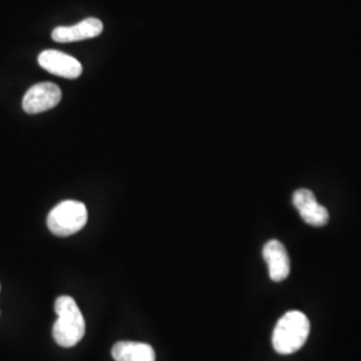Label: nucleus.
I'll list each match as a JSON object with an SVG mask.
<instances>
[{
	"label": "nucleus",
	"instance_id": "nucleus-1",
	"mask_svg": "<svg viewBox=\"0 0 361 361\" xmlns=\"http://www.w3.org/2000/svg\"><path fill=\"white\" fill-rule=\"evenodd\" d=\"M58 319L52 328V336L58 345L71 348L83 338L86 324L75 300L70 296H61L55 301Z\"/></svg>",
	"mask_w": 361,
	"mask_h": 361
},
{
	"label": "nucleus",
	"instance_id": "nucleus-2",
	"mask_svg": "<svg viewBox=\"0 0 361 361\" xmlns=\"http://www.w3.org/2000/svg\"><path fill=\"white\" fill-rule=\"evenodd\" d=\"M310 323L308 317L300 310H290L276 324L271 344L280 355H290L302 348L308 340Z\"/></svg>",
	"mask_w": 361,
	"mask_h": 361
},
{
	"label": "nucleus",
	"instance_id": "nucleus-3",
	"mask_svg": "<svg viewBox=\"0 0 361 361\" xmlns=\"http://www.w3.org/2000/svg\"><path fill=\"white\" fill-rule=\"evenodd\" d=\"M87 222L86 205L79 201H63L52 209L47 226L58 237H68L82 231Z\"/></svg>",
	"mask_w": 361,
	"mask_h": 361
},
{
	"label": "nucleus",
	"instance_id": "nucleus-4",
	"mask_svg": "<svg viewBox=\"0 0 361 361\" xmlns=\"http://www.w3.org/2000/svg\"><path fill=\"white\" fill-rule=\"evenodd\" d=\"M62 101V91L51 82H43L27 90L23 97V110L27 114H39L56 107Z\"/></svg>",
	"mask_w": 361,
	"mask_h": 361
},
{
	"label": "nucleus",
	"instance_id": "nucleus-5",
	"mask_svg": "<svg viewBox=\"0 0 361 361\" xmlns=\"http://www.w3.org/2000/svg\"><path fill=\"white\" fill-rule=\"evenodd\" d=\"M39 65L54 75L77 79L82 75V65L74 56L56 50H46L39 55Z\"/></svg>",
	"mask_w": 361,
	"mask_h": 361
},
{
	"label": "nucleus",
	"instance_id": "nucleus-6",
	"mask_svg": "<svg viewBox=\"0 0 361 361\" xmlns=\"http://www.w3.org/2000/svg\"><path fill=\"white\" fill-rule=\"evenodd\" d=\"M293 205L298 210L301 219L312 226H324L329 221L326 207L320 205L308 189H300L293 194Z\"/></svg>",
	"mask_w": 361,
	"mask_h": 361
},
{
	"label": "nucleus",
	"instance_id": "nucleus-7",
	"mask_svg": "<svg viewBox=\"0 0 361 361\" xmlns=\"http://www.w3.org/2000/svg\"><path fill=\"white\" fill-rule=\"evenodd\" d=\"M104 31V23L97 18H87L74 26L56 27L51 37L58 43H71L95 38Z\"/></svg>",
	"mask_w": 361,
	"mask_h": 361
},
{
	"label": "nucleus",
	"instance_id": "nucleus-8",
	"mask_svg": "<svg viewBox=\"0 0 361 361\" xmlns=\"http://www.w3.org/2000/svg\"><path fill=\"white\" fill-rule=\"evenodd\" d=\"M262 256L268 264L271 281L281 283L288 279L290 273V259L285 246L280 241L271 240L267 243L262 250Z\"/></svg>",
	"mask_w": 361,
	"mask_h": 361
},
{
	"label": "nucleus",
	"instance_id": "nucleus-9",
	"mask_svg": "<svg viewBox=\"0 0 361 361\" xmlns=\"http://www.w3.org/2000/svg\"><path fill=\"white\" fill-rule=\"evenodd\" d=\"M116 361H155V350L152 345L135 341H119L111 349Z\"/></svg>",
	"mask_w": 361,
	"mask_h": 361
}]
</instances>
